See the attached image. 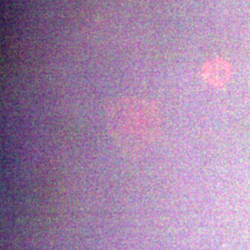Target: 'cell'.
<instances>
[{"label": "cell", "mask_w": 250, "mask_h": 250, "mask_svg": "<svg viewBox=\"0 0 250 250\" xmlns=\"http://www.w3.org/2000/svg\"><path fill=\"white\" fill-rule=\"evenodd\" d=\"M231 67L223 59L208 61L203 67L202 74L208 83L214 87H222L231 77Z\"/></svg>", "instance_id": "2"}, {"label": "cell", "mask_w": 250, "mask_h": 250, "mask_svg": "<svg viewBox=\"0 0 250 250\" xmlns=\"http://www.w3.org/2000/svg\"><path fill=\"white\" fill-rule=\"evenodd\" d=\"M108 130L124 149L137 152L151 143L159 134L161 114L151 101L120 98L107 108Z\"/></svg>", "instance_id": "1"}]
</instances>
